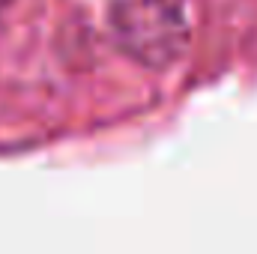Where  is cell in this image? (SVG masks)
<instances>
[{
  "instance_id": "7a4b0ae2",
  "label": "cell",
  "mask_w": 257,
  "mask_h": 254,
  "mask_svg": "<svg viewBox=\"0 0 257 254\" xmlns=\"http://www.w3.org/2000/svg\"><path fill=\"white\" fill-rule=\"evenodd\" d=\"M6 6H9V0H0V12H3V9H6Z\"/></svg>"
},
{
  "instance_id": "6da1fadb",
  "label": "cell",
  "mask_w": 257,
  "mask_h": 254,
  "mask_svg": "<svg viewBox=\"0 0 257 254\" xmlns=\"http://www.w3.org/2000/svg\"><path fill=\"white\" fill-rule=\"evenodd\" d=\"M111 24L120 48L150 69L177 63L192 39L189 0H111Z\"/></svg>"
}]
</instances>
